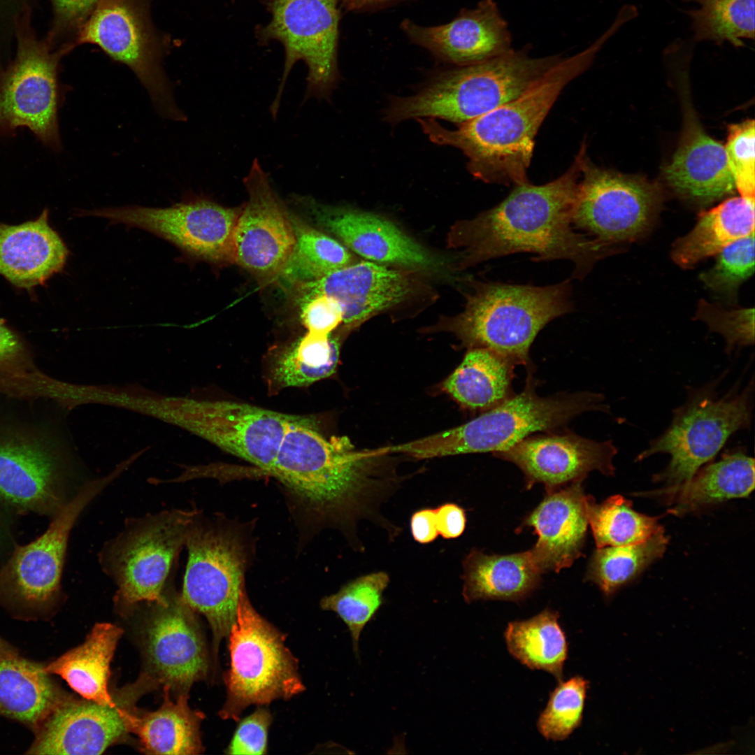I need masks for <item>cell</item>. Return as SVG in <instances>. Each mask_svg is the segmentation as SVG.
<instances>
[{"mask_svg": "<svg viewBox=\"0 0 755 755\" xmlns=\"http://www.w3.org/2000/svg\"><path fill=\"white\" fill-rule=\"evenodd\" d=\"M581 178L579 150L567 171L547 183L515 185L497 206L456 224L450 241L461 250V266L517 253L535 261L566 259L572 278L583 280L594 265L614 250L611 245L576 231L573 215Z\"/></svg>", "mask_w": 755, "mask_h": 755, "instance_id": "7a4b0ae2", "label": "cell"}, {"mask_svg": "<svg viewBox=\"0 0 755 755\" xmlns=\"http://www.w3.org/2000/svg\"><path fill=\"white\" fill-rule=\"evenodd\" d=\"M580 150L581 180L573 227L611 246L642 236L659 205L656 187L644 179L597 166L588 157L584 143Z\"/></svg>", "mask_w": 755, "mask_h": 755, "instance_id": "2e32d148", "label": "cell"}, {"mask_svg": "<svg viewBox=\"0 0 755 755\" xmlns=\"http://www.w3.org/2000/svg\"><path fill=\"white\" fill-rule=\"evenodd\" d=\"M73 470L50 435L0 423V508L52 517L72 494Z\"/></svg>", "mask_w": 755, "mask_h": 755, "instance_id": "9a60e30c", "label": "cell"}, {"mask_svg": "<svg viewBox=\"0 0 755 755\" xmlns=\"http://www.w3.org/2000/svg\"><path fill=\"white\" fill-rule=\"evenodd\" d=\"M164 686V701L157 710L138 715L124 710L128 732L138 736L145 754L194 755L203 752L200 727L204 714L188 705V693L173 700Z\"/></svg>", "mask_w": 755, "mask_h": 755, "instance_id": "f1b7e54d", "label": "cell"}, {"mask_svg": "<svg viewBox=\"0 0 755 755\" xmlns=\"http://www.w3.org/2000/svg\"><path fill=\"white\" fill-rule=\"evenodd\" d=\"M696 317L705 322L712 331L720 333L726 343V352L754 343V309L726 310L700 301Z\"/></svg>", "mask_w": 755, "mask_h": 755, "instance_id": "bcb514c9", "label": "cell"}, {"mask_svg": "<svg viewBox=\"0 0 755 755\" xmlns=\"http://www.w3.org/2000/svg\"><path fill=\"white\" fill-rule=\"evenodd\" d=\"M754 120L728 127L724 146L735 186L740 196L754 199L755 196V127Z\"/></svg>", "mask_w": 755, "mask_h": 755, "instance_id": "f6af8a7d", "label": "cell"}, {"mask_svg": "<svg viewBox=\"0 0 755 755\" xmlns=\"http://www.w3.org/2000/svg\"><path fill=\"white\" fill-rule=\"evenodd\" d=\"M301 319L308 332L330 336L343 320V309L331 296L318 294L302 297Z\"/></svg>", "mask_w": 755, "mask_h": 755, "instance_id": "f907efd6", "label": "cell"}, {"mask_svg": "<svg viewBox=\"0 0 755 755\" xmlns=\"http://www.w3.org/2000/svg\"><path fill=\"white\" fill-rule=\"evenodd\" d=\"M714 265L700 273V280L715 294L732 299L739 287L754 272V233L725 247Z\"/></svg>", "mask_w": 755, "mask_h": 755, "instance_id": "ee69618b", "label": "cell"}, {"mask_svg": "<svg viewBox=\"0 0 755 755\" xmlns=\"http://www.w3.org/2000/svg\"><path fill=\"white\" fill-rule=\"evenodd\" d=\"M665 176L677 192L703 203L719 199L735 188L724 146L689 116Z\"/></svg>", "mask_w": 755, "mask_h": 755, "instance_id": "4316f807", "label": "cell"}, {"mask_svg": "<svg viewBox=\"0 0 755 755\" xmlns=\"http://www.w3.org/2000/svg\"><path fill=\"white\" fill-rule=\"evenodd\" d=\"M699 7L689 11L696 41H729L743 45L754 38V0H691Z\"/></svg>", "mask_w": 755, "mask_h": 755, "instance_id": "b9f144b4", "label": "cell"}, {"mask_svg": "<svg viewBox=\"0 0 755 755\" xmlns=\"http://www.w3.org/2000/svg\"><path fill=\"white\" fill-rule=\"evenodd\" d=\"M515 365L484 347H470L443 389L463 407L487 411L510 397Z\"/></svg>", "mask_w": 755, "mask_h": 755, "instance_id": "e575fe53", "label": "cell"}, {"mask_svg": "<svg viewBox=\"0 0 755 755\" xmlns=\"http://www.w3.org/2000/svg\"><path fill=\"white\" fill-rule=\"evenodd\" d=\"M350 10H367L381 8L398 0H338Z\"/></svg>", "mask_w": 755, "mask_h": 755, "instance_id": "11a10c76", "label": "cell"}, {"mask_svg": "<svg viewBox=\"0 0 755 755\" xmlns=\"http://www.w3.org/2000/svg\"><path fill=\"white\" fill-rule=\"evenodd\" d=\"M464 310L445 329L470 347L487 348L528 366L529 350L549 322L574 310L570 280L544 287L475 282Z\"/></svg>", "mask_w": 755, "mask_h": 755, "instance_id": "277c9868", "label": "cell"}, {"mask_svg": "<svg viewBox=\"0 0 755 755\" xmlns=\"http://www.w3.org/2000/svg\"><path fill=\"white\" fill-rule=\"evenodd\" d=\"M197 517L187 535L188 560L180 597L208 621L217 659L221 641L236 618L247 553L237 533Z\"/></svg>", "mask_w": 755, "mask_h": 755, "instance_id": "5bb4252c", "label": "cell"}, {"mask_svg": "<svg viewBox=\"0 0 755 755\" xmlns=\"http://www.w3.org/2000/svg\"><path fill=\"white\" fill-rule=\"evenodd\" d=\"M272 720V715L267 708L258 707L240 721L225 753L241 755L266 754L268 731Z\"/></svg>", "mask_w": 755, "mask_h": 755, "instance_id": "c3c4849f", "label": "cell"}, {"mask_svg": "<svg viewBox=\"0 0 755 755\" xmlns=\"http://www.w3.org/2000/svg\"><path fill=\"white\" fill-rule=\"evenodd\" d=\"M101 0H51L54 20L48 41L54 47L56 41L69 38L75 46L78 31Z\"/></svg>", "mask_w": 755, "mask_h": 755, "instance_id": "681fc988", "label": "cell"}, {"mask_svg": "<svg viewBox=\"0 0 755 755\" xmlns=\"http://www.w3.org/2000/svg\"><path fill=\"white\" fill-rule=\"evenodd\" d=\"M402 29L415 44L460 66L477 64L512 50L511 36L494 0H482L451 22L424 27L409 20Z\"/></svg>", "mask_w": 755, "mask_h": 755, "instance_id": "603a6c76", "label": "cell"}, {"mask_svg": "<svg viewBox=\"0 0 755 755\" xmlns=\"http://www.w3.org/2000/svg\"><path fill=\"white\" fill-rule=\"evenodd\" d=\"M123 630L113 624H96L85 641L44 668L64 679L84 699L116 708L108 691L110 666Z\"/></svg>", "mask_w": 755, "mask_h": 755, "instance_id": "f546056e", "label": "cell"}, {"mask_svg": "<svg viewBox=\"0 0 755 755\" xmlns=\"http://www.w3.org/2000/svg\"><path fill=\"white\" fill-rule=\"evenodd\" d=\"M243 184L248 199L236 229V263L259 278H276L295 244L290 211L258 159L252 161Z\"/></svg>", "mask_w": 755, "mask_h": 755, "instance_id": "d6986e66", "label": "cell"}, {"mask_svg": "<svg viewBox=\"0 0 755 755\" xmlns=\"http://www.w3.org/2000/svg\"><path fill=\"white\" fill-rule=\"evenodd\" d=\"M587 515L597 548L640 542L663 529L658 518L636 512L619 495L598 504L589 497Z\"/></svg>", "mask_w": 755, "mask_h": 755, "instance_id": "ab89813d", "label": "cell"}, {"mask_svg": "<svg viewBox=\"0 0 755 755\" xmlns=\"http://www.w3.org/2000/svg\"><path fill=\"white\" fill-rule=\"evenodd\" d=\"M608 36L563 58L512 100L450 130L434 119H416L429 140L461 150L477 179L503 185L528 182L535 136L563 89L584 72Z\"/></svg>", "mask_w": 755, "mask_h": 755, "instance_id": "3957f363", "label": "cell"}, {"mask_svg": "<svg viewBox=\"0 0 755 755\" xmlns=\"http://www.w3.org/2000/svg\"><path fill=\"white\" fill-rule=\"evenodd\" d=\"M434 509L440 535L450 540L462 535L466 528V517L461 507L453 503H446Z\"/></svg>", "mask_w": 755, "mask_h": 755, "instance_id": "816d5d0a", "label": "cell"}, {"mask_svg": "<svg viewBox=\"0 0 755 755\" xmlns=\"http://www.w3.org/2000/svg\"><path fill=\"white\" fill-rule=\"evenodd\" d=\"M65 697L44 665L0 656V716L34 731Z\"/></svg>", "mask_w": 755, "mask_h": 755, "instance_id": "1f68e13d", "label": "cell"}, {"mask_svg": "<svg viewBox=\"0 0 755 755\" xmlns=\"http://www.w3.org/2000/svg\"><path fill=\"white\" fill-rule=\"evenodd\" d=\"M230 666L224 682L226 700L219 712L238 721L245 709L287 700L305 687L285 636L254 608L241 589L236 620L229 635Z\"/></svg>", "mask_w": 755, "mask_h": 755, "instance_id": "ba28073f", "label": "cell"}, {"mask_svg": "<svg viewBox=\"0 0 755 755\" xmlns=\"http://www.w3.org/2000/svg\"><path fill=\"white\" fill-rule=\"evenodd\" d=\"M194 611L179 596L156 605L145 636V674L143 679L180 693L207 678L210 660Z\"/></svg>", "mask_w": 755, "mask_h": 755, "instance_id": "44dd1931", "label": "cell"}, {"mask_svg": "<svg viewBox=\"0 0 755 755\" xmlns=\"http://www.w3.org/2000/svg\"><path fill=\"white\" fill-rule=\"evenodd\" d=\"M338 0H264L270 22L256 29L260 44L279 41L285 50L282 76L270 106L276 117L287 78L294 64L308 68L305 99H327L338 80Z\"/></svg>", "mask_w": 755, "mask_h": 755, "instance_id": "4fadbf2b", "label": "cell"}, {"mask_svg": "<svg viewBox=\"0 0 755 755\" xmlns=\"http://www.w3.org/2000/svg\"><path fill=\"white\" fill-rule=\"evenodd\" d=\"M27 10L17 17V52L0 69V134L12 135L21 127L29 129L46 147L62 148L58 124L61 89L59 61L71 49L57 50L36 38Z\"/></svg>", "mask_w": 755, "mask_h": 755, "instance_id": "8fae6325", "label": "cell"}, {"mask_svg": "<svg viewBox=\"0 0 755 755\" xmlns=\"http://www.w3.org/2000/svg\"><path fill=\"white\" fill-rule=\"evenodd\" d=\"M304 296L322 294L336 299L348 330L403 301L414 291L411 278L368 260L352 263L301 285Z\"/></svg>", "mask_w": 755, "mask_h": 755, "instance_id": "d4e9b609", "label": "cell"}, {"mask_svg": "<svg viewBox=\"0 0 755 755\" xmlns=\"http://www.w3.org/2000/svg\"><path fill=\"white\" fill-rule=\"evenodd\" d=\"M410 531L415 541L420 544L433 542L439 535L434 508H423L410 518Z\"/></svg>", "mask_w": 755, "mask_h": 755, "instance_id": "f5cc1de1", "label": "cell"}, {"mask_svg": "<svg viewBox=\"0 0 755 755\" xmlns=\"http://www.w3.org/2000/svg\"><path fill=\"white\" fill-rule=\"evenodd\" d=\"M719 382L688 387L686 401L673 410L670 426L635 458L640 461L658 453L670 456L666 468L654 476L664 487L646 495L661 497L688 482L733 433L749 427L754 380L741 391L732 388L722 396L717 391Z\"/></svg>", "mask_w": 755, "mask_h": 755, "instance_id": "52a82bcc", "label": "cell"}, {"mask_svg": "<svg viewBox=\"0 0 755 755\" xmlns=\"http://www.w3.org/2000/svg\"><path fill=\"white\" fill-rule=\"evenodd\" d=\"M123 710L66 696L34 731L26 753L101 754L128 732Z\"/></svg>", "mask_w": 755, "mask_h": 755, "instance_id": "cb8c5ba5", "label": "cell"}, {"mask_svg": "<svg viewBox=\"0 0 755 755\" xmlns=\"http://www.w3.org/2000/svg\"><path fill=\"white\" fill-rule=\"evenodd\" d=\"M310 424L291 426L269 472L282 482L323 522L340 529L358 552L364 522L396 537L398 527L381 512L398 486L384 468L382 448L357 450L345 436L326 438Z\"/></svg>", "mask_w": 755, "mask_h": 755, "instance_id": "6da1fadb", "label": "cell"}, {"mask_svg": "<svg viewBox=\"0 0 755 755\" xmlns=\"http://www.w3.org/2000/svg\"><path fill=\"white\" fill-rule=\"evenodd\" d=\"M293 201L311 222L368 261L429 272L443 268L438 257L384 217L309 196H295Z\"/></svg>", "mask_w": 755, "mask_h": 755, "instance_id": "ffe728a7", "label": "cell"}, {"mask_svg": "<svg viewBox=\"0 0 755 755\" xmlns=\"http://www.w3.org/2000/svg\"><path fill=\"white\" fill-rule=\"evenodd\" d=\"M617 453L610 440L598 442L567 432L529 436L494 455L517 466L526 487L542 483L550 492L583 480L593 470L613 475Z\"/></svg>", "mask_w": 755, "mask_h": 755, "instance_id": "7402d4cb", "label": "cell"}, {"mask_svg": "<svg viewBox=\"0 0 755 755\" xmlns=\"http://www.w3.org/2000/svg\"><path fill=\"white\" fill-rule=\"evenodd\" d=\"M754 488V460L737 450L699 469L684 484L661 496L682 515L732 498L747 497ZM671 503V504H673Z\"/></svg>", "mask_w": 755, "mask_h": 755, "instance_id": "836d02e7", "label": "cell"}, {"mask_svg": "<svg viewBox=\"0 0 755 755\" xmlns=\"http://www.w3.org/2000/svg\"><path fill=\"white\" fill-rule=\"evenodd\" d=\"M153 0H101L80 28L75 46H98L113 60L128 66L148 91L162 116L184 121L162 62L169 38L154 25L150 8Z\"/></svg>", "mask_w": 755, "mask_h": 755, "instance_id": "30bf717a", "label": "cell"}, {"mask_svg": "<svg viewBox=\"0 0 755 755\" xmlns=\"http://www.w3.org/2000/svg\"><path fill=\"white\" fill-rule=\"evenodd\" d=\"M558 619L556 612L545 610L528 619L511 621L504 638L515 659L530 669L552 674L559 682L563 680L568 642Z\"/></svg>", "mask_w": 755, "mask_h": 755, "instance_id": "d590c367", "label": "cell"}, {"mask_svg": "<svg viewBox=\"0 0 755 755\" xmlns=\"http://www.w3.org/2000/svg\"><path fill=\"white\" fill-rule=\"evenodd\" d=\"M589 684L580 676L559 681L537 720V728L546 740H564L580 726Z\"/></svg>", "mask_w": 755, "mask_h": 755, "instance_id": "7bdbcfd3", "label": "cell"}, {"mask_svg": "<svg viewBox=\"0 0 755 755\" xmlns=\"http://www.w3.org/2000/svg\"><path fill=\"white\" fill-rule=\"evenodd\" d=\"M339 341L307 332L277 359L273 379L281 387H303L330 376L339 358Z\"/></svg>", "mask_w": 755, "mask_h": 755, "instance_id": "f35d334b", "label": "cell"}, {"mask_svg": "<svg viewBox=\"0 0 755 755\" xmlns=\"http://www.w3.org/2000/svg\"><path fill=\"white\" fill-rule=\"evenodd\" d=\"M753 233L754 199L732 197L703 213L693 229L675 241L671 257L677 265L690 268Z\"/></svg>", "mask_w": 755, "mask_h": 755, "instance_id": "d6a6232c", "label": "cell"}, {"mask_svg": "<svg viewBox=\"0 0 755 755\" xmlns=\"http://www.w3.org/2000/svg\"><path fill=\"white\" fill-rule=\"evenodd\" d=\"M11 515L0 508V556L4 552H12L16 545H13L10 532Z\"/></svg>", "mask_w": 755, "mask_h": 755, "instance_id": "db71d44e", "label": "cell"}, {"mask_svg": "<svg viewBox=\"0 0 755 755\" xmlns=\"http://www.w3.org/2000/svg\"><path fill=\"white\" fill-rule=\"evenodd\" d=\"M37 369L20 338L0 320V382H22Z\"/></svg>", "mask_w": 755, "mask_h": 755, "instance_id": "7dc6e473", "label": "cell"}, {"mask_svg": "<svg viewBox=\"0 0 755 755\" xmlns=\"http://www.w3.org/2000/svg\"><path fill=\"white\" fill-rule=\"evenodd\" d=\"M241 210L242 206L229 208L194 198L166 208L129 206L81 213L146 230L196 258L236 263L235 233Z\"/></svg>", "mask_w": 755, "mask_h": 755, "instance_id": "e0dca14e", "label": "cell"}, {"mask_svg": "<svg viewBox=\"0 0 755 755\" xmlns=\"http://www.w3.org/2000/svg\"><path fill=\"white\" fill-rule=\"evenodd\" d=\"M542 573L529 550L509 555H488L472 549L463 561L462 595L479 600L519 601L538 585Z\"/></svg>", "mask_w": 755, "mask_h": 755, "instance_id": "4dcf8cb0", "label": "cell"}, {"mask_svg": "<svg viewBox=\"0 0 755 755\" xmlns=\"http://www.w3.org/2000/svg\"><path fill=\"white\" fill-rule=\"evenodd\" d=\"M389 581L384 571L371 573L347 582L336 593L321 601L322 608L336 613L348 628L353 651L358 659L361 634L382 606L383 594Z\"/></svg>", "mask_w": 755, "mask_h": 755, "instance_id": "60d3db41", "label": "cell"}, {"mask_svg": "<svg viewBox=\"0 0 755 755\" xmlns=\"http://www.w3.org/2000/svg\"><path fill=\"white\" fill-rule=\"evenodd\" d=\"M197 515L196 510L173 509L129 519L122 531L105 544L99 562L117 587V605H167L166 583Z\"/></svg>", "mask_w": 755, "mask_h": 755, "instance_id": "9c48e42d", "label": "cell"}, {"mask_svg": "<svg viewBox=\"0 0 755 755\" xmlns=\"http://www.w3.org/2000/svg\"><path fill=\"white\" fill-rule=\"evenodd\" d=\"M17 655H19L17 649L0 638V656H11Z\"/></svg>", "mask_w": 755, "mask_h": 755, "instance_id": "9f6ffc18", "label": "cell"}, {"mask_svg": "<svg viewBox=\"0 0 755 755\" xmlns=\"http://www.w3.org/2000/svg\"><path fill=\"white\" fill-rule=\"evenodd\" d=\"M561 59L512 50L443 72L415 94L392 99L384 118L390 123L440 118L460 124L521 95Z\"/></svg>", "mask_w": 755, "mask_h": 755, "instance_id": "8992f818", "label": "cell"}, {"mask_svg": "<svg viewBox=\"0 0 755 755\" xmlns=\"http://www.w3.org/2000/svg\"><path fill=\"white\" fill-rule=\"evenodd\" d=\"M192 430L223 450L270 472L281 441L292 426H315L312 418L229 401L191 403Z\"/></svg>", "mask_w": 755, "mask_h": 755, "instance_id": "ac0fdd59", "label": "cell"}, {"mask_svg": "<svg viewBox=\"0 0 755 755\" xmlns=\"http://www.w3.org/2000/svg\"><path fill=\"white\" fill-rule=\"evenodd\" d=\"M116 477L113 473L88 482L57 514L48 529L33 542L15 545L0 567V605L17 617H45L61 592L68 540L88 504Z\"/></svg>", "mask_w": 755, "mask_h": 755, "instance_id": "7c38bea8", "label": "cell"}, {"mask_svg": "<svg viewBox=\"0 0 755 755\" xmlns=\"http://www.w3.org/2000/svg\"><path fill=\"white\" fill-rule=\"evenodd\" d=\"M603 394L590 391L549 397L537 394L531 380L519 394L508 398L471 421L451 429L387 447L422 459L461 454L504 452L538 431L563 426L588 411L609 412Z\"/></svg>", "mask_w": 755, "mask_h": 755, "instance_id": "5b68a950", "label": "cell"}, {"mask_svg": "<svg viewBox=\"0 0 755 755\" xmlns=\"http://www.w3.org/2000/svg\"><path fill=\"white\" fill-rule=\"evenodd\" d=\"M668 543V538L661 529L640 542L598 547L590 561L586 577L609 596L660 558Z\"/></svg>", "mask_w": 755, "mask_h": 755, "instance_id": "74e56055", "label": "cell"}, {"mask_svg": "<svg viewBox=\"0 0 755 755\" xmlns=\"http://www.w3.org/2000/svg\"><path fill=\"white\" fill-rule=\"evenodd\" d=\"M582 482L560 487L548 495L526 521L538 538L529 550L541 573L558 572L570 566L580 556L589 526V496Z\"/></svg>", "mask_w": 755, "mask_h": 755, "instance_id": "484cf974", "label": "cell"}, {"mask_svg": "<svg viewBox=\"0 0 755 755\" xmlns=\"http://www.w3.org/2000/svg\"><path fill=\"white\" fill-rule=\"evenodd\" d=\"M68 254L48 224L47 210L33 221L0 224V274L15 286L31 288L43 283L62 269Z\"/></svg>", "mask_w": 755, "mask_h": 755, "instance_id": "83f0119b", "label": "cell"}, {"mask_svg": "<svg viewBox=\"0 0 755 755\" xmlns=\"http://www.w3.org/2000/svg\"><path fill=\"white\" fill-rule=\"evenodd\" d=\"M295 244L276 278L289 284L303 285L354 263L353 255L333 238L291 213Z\"/></svg>", "mask_w": 755, "mask_h": 755, "instance_id": "8d00e7d4", "label": "cell"}]
</instances>
